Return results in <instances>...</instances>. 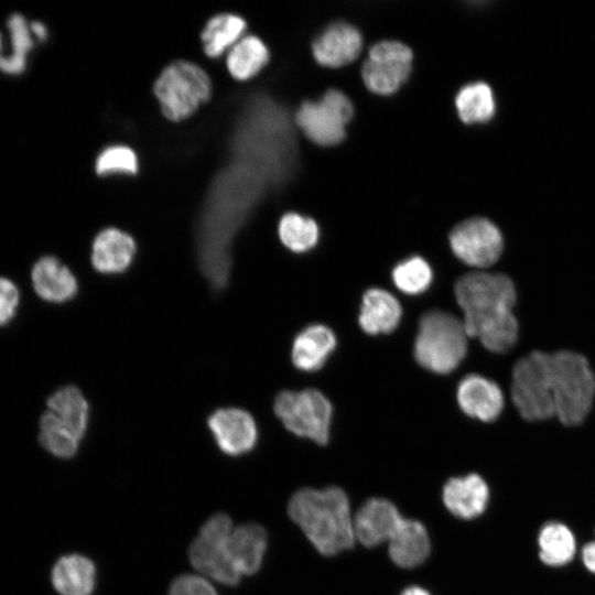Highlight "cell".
I'll list each match as a JSON object with an SVG mask.
<instances>
[{"mask_svg":"<svg viewBox=\"0 0 595 595\" xmlns=\"http://www.w3.org/2000/svg\"><path fill=\"white\" fill-rule=\"evenodd\" d=\"M288 513L322 555H336L356 541L349 500L339 487L296 490L289 500Z\"/></svg>","mask_w":595,"mask_h":595,"instance_id":"3957f363","label":"cell"},{"mask_svg":"<svg viewBox=\"0 0 595 595\" xmlns=\"http://www.w3.org/2000/svg\"><path fill=\"white\" fill-rule=\"evenodd\" d=\"M169 595H218L214 586L203 576L183 574L176 577Z\"/></svg>","mask_w":595,"mask_h":595,"instance_id":"d6a6232c","label":"cell"},{"mask_svg":"<svg viewBox=\"0 0 595 595\" xmlns=\"http://www.w3.org/2000/svg\"><path fill=\"white\" fill-rule=\"evenodd\" d=\"M363 35L353 24L337 21L328 24L312 42L314 60L327 67L354 62L363 50Z\"/></svg>","mask_w":595,"mask_h":595,"instance_id":"7c38bea8","label":"cell"},{"mask_svg":"<svg viewBox=\"0 0 595 595\" xmlns=\"http://www.w3.org/2000/svg\"><path fill=\"white\" fill-rule=\"evenodd\" d=\"M270 51L255 34H245L226 55V69L239 82L255 77L269 63Z\"/></svg>","mask_w":595,"mask_h":595,"instance_id":"d4e9b609","label":"cell"},{"mask_svg":"<svg viewBox=\"0 0 595 595\" xmlns=\"http://www.w3.org/2000/svg\"><path fill=\"white\" fill-rule=\"evenodd\" d=\"M430 550L428 530L421 521L414 519L403 518L388 541L389 558L402 569H413L422 564Z\"/></svg>","mask_w":595,"mask_h":595,"instance_id":"d6986e66","label":"cell"},{"mask_svg":"<svg viewBox=\"0 0 595 595\" xmlns=\"http://www.w3.org/2000/svg\"><path fill=\"white\" fill-rule=\"evenodd\" d=\"M247 29L246 20L239 14L221 12L212 15L199 33L204 54L210 58L220 57L245 35Z\"/></svg>","mask_w":595,"mask_h":595,"instance_id":"603a6c76","label":"cell"},{"mask_svg":"<svg viewBox=\"0 0 595 595\" xmlns=\"http://www.w3.org/2000/svg\"><path fill=\"white\" fill-rule=\"evenodd\" d=\"M450 246L464 263L478 269L493 266L504 249L498 227L487 218L472 217L458 223L450 232Z\"/></svg>","mask_w":595,"mask_h":595,"instance_id":"30bf717a","label":"cell"},{"mask_svg":"<svg viewBox=\"0 0 595 595\" xmlns=\"http://www.w3.org/2000/svg\"><path fill=\"white\" fill-rule=\"evenodd\" d=\"M231 519L223 512L212 516L201 528L188 550L193 567L209 578L234 586L240 582L230 562L228 538L232 530Z\"/></svg>","mask_w":595,"mask_h":595,"instance_id":"ba28073f","label":"cell"},{"mask_svg":"<svg viewBox=\"0 0 595 595\" xmlns=\"http://www.w3.org/2000/svg\"><path fill=\"white\" fill-rule=\"evenodd\" d=\"M31 29L37 41H44L47 37V29L42 22L32 21Z\"/></svg>","mask_w":595,"mask_h":595,"instance_id":"d590c367","label":"cell"},{"mask_svg":"<svg viewBox=\"0 0 595 595\" xmlns=\"http://www.w3.org/2000/svg\"><path fill=\"white\" fill-rule=\"evenodd\" d=\"M207 424L219 450L229 456L244 455L257 444L256 422L242 409H218L209 415Z\"/></svg>","mask_w":595,"mask_h":595,"instance_id":"8fae6325","label":"cell"},{"mask_svg":"<svg viewBox=\"0 0 595 595\" xmlns=\"http://www.w3.org/2000/svg\"><path fill=\"white\" fill-rule=\"evenodd\" d=\"M467 337L463 321L447 312L430 311L420 320L415 359L428 370L448 374L465 357Z\"/></svg>","mask_w":595,"mask_h":595,"instance_id":"5b68a950","label":"cell"},{"mask_svg":"<svg viewBox=\"0 0 595 595\" xmlns=\"http://www.w3.org/2000/svg\"><path fill=\"white\" fill-rule=\"evenodd\" d=\"M354 105L339 89H328L318 100H304L295 112V122L312 142L329 147L343 141Z\"/></svg>","mask_w":595,"mask_h":595,"instance_id":"52a82bcc","label":"cell"},{"mask_svg":"<svg viewBox=\"0 0 595 595\" xmlns=\"http://www.w3.org/2000/svg\"><path fill=\"white\" fill-rule=\"evenodd\" d=\"M454 292L468 337L478 338L493 353H505L516 344L519 326L512 310L517 294L509 277L470 272L457 280Z\"/></svg>","mask_w":595,"mask_h":595,"instance_id":"7a4b0ae2","label":"cell"},{"mask_svg":"<svg viewBox=\"0 0 595 595\" xmlns=\"http://www.w3.org/2000/svg\"><path fill=\"white\" fill-rule=\"evenodd\" d=\"M402 519L392 501L386 498H370L354 516L355 539L367 548L388 543Z\"/></svg>","mask_w":595,"mask_h":595,"instance_id":"4fadbf2b","label":"cell"},{"mask_svg":"<svg viewBox=\"0 0 595 595\" xmlns=\"http://www.w3.org/2000/svg\"><path fill=\"white\" fill-rule=\"evenodd\" d=\"M336 346L334 333L325 325H310L298 334L292 346V361L304 371L320 369Z\"/></svg>","mask_w":595,"mask_h":595,"instance_id":"7402d4cb","label":"cell"},{"mask_svg":"<svg viewBox=\"0 0 595 595\" xmlns=\"http://www.w3.org/2000/svg\"><path fill=\"white\" fill-rule=\"evenodd\" d=\"M47 408L79 440L84 437L88 425L89 405L78 388L67 386L56 390L47 399Z\"/></svg>","mask_w":595,"mask_h":595,"instance_id":"484cf974","label":"cell"},{"mask_svg":"<svg viewBox=\"0 0 595 595\" xmlns=\"http://www.w3.org/2000/svg\"><path fill=\"white\" fill-rule=\"evenodd\" d=\"M401 314V305L391 293L370 289L363 296L358 321L368 334H387L398 326Z\"/></svg>","mask_w":595,"mask_h":595,"instance_id":"44dd1931","label":"cell"},{"mask_svg":"<svg viewBox=\"0 0 595 595\" xmlns=\"http://www.w3.org/2000/svg\"><path fill=\"white\" fill-rule=\"evenodd\" d=\"M51 580L60 595H91L96 585V566L85 555H63L54 564Z\"/></svg>","mask_w":595,"mask_h":595,"instance_id":"ffe728a7","label":"cell"},{"mask_svg":"<svg viewBox=\"0 0 595 595\" xmlns=\"http://www.w3.org/2000/svg\"><path fill=\"white\" fill-rule=\"evenodd\" d=\"M20 293L9 279L0 277V326L7 325L15 315Z\"/></svg>","mask_w":595,"mask_h":595,"instance_id":"836d02e7","label":"cell"},{"mask_svg":"<svg viewBox=\"0 0 595 595\" xmlns=\"http://www.w3.org/2000/svg\"><path fill=\"white\" fill-rule=\"evenodd\" d=\"M538 542L540 559L548 565H563L574 556V536L563 523H545L540 530Z\"/></svg>","mask_w":595,"mask_h":595,"instance_id":"83f0119b","label":"cell"},{"mask_svg":"<svg viewBox=\"0 0 595 595\" xmlns=\"http://www.w3.org/2000/svg\"><path fill=\"white\" fill-rule=\"evenodd\" d=\"M400 595H431V594L425 588H423L421 586L413 585V586H409V587L404 588L400 593Z\"/></svg>","mask_w":595,"mask_h":595,"instance_id":"8d00e7d4","label":"cell"},{"mask_svg":"<svg viewBox=\"0 0 595 595\" xmlns=\"http://www.w3.org/2000/svg\"><path fill=\"white\" fill-rule=\"evenodd\" d=\"M137 244L131 235L116 227L100 230L91 245V263L105 274L125 272L132 263Z\"/></svg>","mask_w":595,"mask_h":595,"instance_id":"5bb4252c","label":"cell"},{"mask_svg":"<svg viewBox=\"0 0 595 595\" xmlns=\"http://www.w3.org/2000/svg\"><path fill=\"white\" fill-rule=\"evenodd\" d=\"M152 90L162 115L170 121L180 122L209 100L213 84L202 66L176 60L160 72Z\"/></svg>","mask_w":595,"mask_h":595,"instance_id":"277c9868","label":"cell"},{"mask_svg":"<svg viewBox=\"0 0 595 595\" xmlns=\"http://www.w3.org/2000/svg\"><path fill=\"white\" fill-rule=\"evenodd\" d=\"M442 500L453 516L461 519H473L486 509L489 500V488L477 474L453 477L443 486Z\"/></svg>","mask_w":595,"mask_h":595,"instance_id":"9a60e30c","label":"cell"},{"mask_svg":"<svg viewBox=\"0 0 595 595\" xmlns=\"http://www.w3.org/2000/svg\"><path fill=\"white\" fill-rule=\"evenodd\" d=\"M94 169L98 176L136 175L139 172V158L127 144H111L97 154Z\"/></svg>","mask_w":595,"mask_h":595,"instance_id":"4dcf8cb0","label":"cell"},{"mask_svg":"<svg viewBox=\"0 0 595 595\" xmlns=\"http://www.w3.org/2000/svg\"><path fill=\"white\" fill-rule=\"evenodd\" d=\"M278 235L284 247L291 251L305 252L316 245L320 231L313 218L289 212L279 220Z\"/></svg>","mask_w":595,"mask_h":595,"instance_id":"f1b7e54d","label":"cell"},{"mask_svg":"<svg viewBox=\"0 0 595 595\" xmlns=\"http://www.w3.org/2000/svg\"><path fill=\"white\" fill-rule=\"evenodd\" d=\"M39 440L46 451L60 458L73 457L80 442L51 411L41 416Z\"/></svg>","mask_w":595,"mask_h":595,"instance_id":"f546056e","label":"cell"},{"mask_svg":"<svg viewBox=\"0 0 595 595\" xmlns=\"http://www.w3.org/2000/svg\"><path fill=\"white\" fill-rule=\"evenodd\" d=\"M412 61L409 45L398 40H381L369 47L363 62V83L371 93L391 95L408 80Z\"/></svg>","mask_w":595,"mask_h":595,"instance_id":"9c48e42d","label":"cell"},{"mask_svg":"<svg viewBox=\"0 0 595 595\" xmlns=\"http://www.w3.org/2000/svg\"><path fill=\"white\" fill-rule=\"evenodd\" d=\"M273 408L275 415L293 434L320 445L328 442L332 405L318 390H284L277 396Z\"/></svg>","mask_w":595,"mask_h":595,"instance_id":"8992f818","label":"cell"},{"mask_svg":"<svg viewBox=\"0 0 595 595\" xmlns=\"http://www.w3.org/2000/svg\"><path fill=\"white\" fill-rule=\"evenodd\" d=\"M31 278L36 294L47 302L63 303L77 293L74 274L53 256L40 258L32 268Z\"/></svg>","mask_w":595,"mask_h":595,"instance_id":"ac0fdd59","label":"cell"},{"mask_svg":"<svg viewBox=\"0 0 595 595\" xmlns=\"http://www.w3.org/2000/svg\"><path fill=\"white\" fill-rule=\"evenodd\" d=\"M454 102L459 119L465 123L485 122L495 113L493 90L485 82L463 86L455 95Z\"/></svg>","mask_w":595,"mask_h":595,"instance_id":"4316f807","label":"cell"},{"mask_svg":"<svg viewBox=\"0 0 595 595\" xmlns=\"http://www.w3.org/2000/svg\"><path fill=\"white\" fill-rule=\"evenodd\" d=\"M457 401L467 415L484 422L496 420L504 408V394L498 385L479 375L462 379Z\"/></svg>","mask_w":595,"mask_h":595,"instance_id":"2e32d148","label":"cell"},{"mask_svg":"<svg viewBox=\"0 0 595 595\" xmlns=\"http://www.w3.org/2000/svg\"><path fill=\"white\" fill-rule=\"evenodd\" d=\"M594 397L595 375L578 353L534 350L513 366L511 399L526 420L556 416L565 425H577Z\"/></svg>","mask_w":595,"mask_h":595,"instance_id":"6da1fadb","label":"cell"},{"mask_svg":"<svg viewBox=\"0 0 595 595\" xmlns=\"http://www.w3.org/2000/svg\"><path fill=\"white\" fill-rule=\"evenodd\" d=\"M582 559L585 566L589 571L595 572V541L584 545L582 550Z\"/></svg>","mask_w":595,"mask_h":595,"instance_id":"e575fe53","label":"cell"},{"mask_svg":"<svg viewBox=\"0 0 595 595\" xmlns=\"http://www.w3.org/2000/svg\"><path fill=\"white\" fill-rule=\"evenodd\" d=\"M9 46L3 45V33L0 32V72L8 75H18L24 72L28 54L37 40L31 29V22L20 13H13L7 21Z\"/></svg>","mask_w":595,"mask_h":595,"instance_id":"cb8c5ba5","label":"cell"},{"mask_svg":"<svg viewBox=\"0 0 595 595\" xmlns=\"http://www.w3.org/2000/svg\"><path fill=\"white\" fill-rule=\"evenodd\" d=\"M267 545V532L261 526L245 523L232 528L228 538V553L232 567L240 577L259 571Z\"/></svg>","mask_w":595,"mask_h":595,"instance_id":"e0dca14e","label":"cell"},{"mask_svg":"<svg viewBox=\"0 0 595 595\" xmlns=\"http://www.w3.org/2000/svg\"><path fill=\"white\" fill-rule=\"evenodd\" d=\"M432 277L430 264L419 256L401 261L392 271L396 286L411 295L424 292L430 286Z\"/></svg>","mask_w":595,"mask_h":595,"instance_id":"1f68e13d","label":"cell"}]
</instances>
